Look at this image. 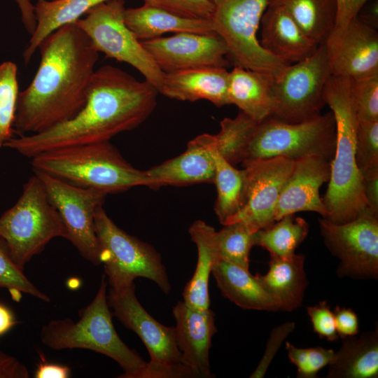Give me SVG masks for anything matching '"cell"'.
<instances>
[{
	"label": "cell",
	"instance_id": "obj_1",
	"mask_svg": "<svg viewBox=\"0 0 378 378\" xmlns=\"http://www.w3.org/2000/svg\"><path fill=\"white\" fill-rule=\"evenodd\" d=\"M158 93L146 80L102 66L95 70L86 102L74 117L39 133L13 137L4 147L31 158L57 148L108 141L144 122L156 106Z\"/></svg>",
	"mask_w": 378,
	"mask_h": 378
},
{
	"label": "cell",
	"instance_id": "obj_2",
	"mask_svg": "<svg viewBox=\"0 0 378 378\" xmlns=\"http://www.w3.org/2000/svg\"><path fill=\"white\" fill-rule=\"evenodd\" d=\"M41 59L29 85L19 92L15 132L32 134L74 117L84 106L99 52L75 23L40 43Z\"/></svg>",
	"mask_w": 378,
	"mask_h": 378
},
{
	"label": "cell",
	"instance_id": "obj_3",
	"mask_svg": "<svg viewBox=\"0 0 378 378\" xmlns=\"http://www.w3.org/2000/svg\"><path fill=\"white\" fill-rule=\"evenodd\" d=\"M351 78L332 76L324 93L325 104L333 114L336 143L327 190L322 197L325 219L334 223L349 222L368 209L363 178L356 163L358 119L351 94Z\"/></svg>",
	"mask_w": 378,
	"mask_h": 378
},
{
	"label": "cell",
	"instance_id": "obj_4",
	"mask_svg": "<svg viewBox=\"0 0 378 378\" xmlns=\"http://www.w3.org/2000/svg\"><path fill=\"white\" fill-rule=\"evenodd\" d=\"M33 170L106 195L148 185L146 171L134 167L109 141L57 148L31 158Z\"/></svg>",
	"mask_w": 378,
	"mask_h": 378
},
{
	"label": "cell",
	"instance_id": "obj_5",
	"mask_svg": "<svg viewBox=\"0 0 378 378\" xmlns=\"http://www.w3.org/2000/svg\"><path fill=\"white\" fill-rule=\"evenodd\" d=\"M106 276L102 277L99 287L91 302L78 312L76 322L65 318L52 319L40 331V340L53 350L83 349L103 354L115 360L126 377L142 368L146 362L128 347L118 335L108 304Z\"/></svg>",
	"mask_w": 378,
	"mask_h": 378
},
{
	"label": "cell",
	"instance_id": "obj_6",
	"mask_svg": "<svg viewBox=\"0 0 378 378\" xmlns=\"http://www.w3.org/2000/svg\"><path fill=\"white\" fill-rule=\"evenodd\" d=\"M56 237L66 239V227L43 183L34 174L24 184L15 204L0 216V238L13 261L24 270Z\"/></svg>",
	"mask_w": 378,
	"mask_h": 378
},
{
	"label": "cell",
	"instance_id": "obj_7",
	"mask_svg": "<svg viewBox=\"0 0 378 378\" xmlns=\"http://www.w3.org/2000/svg\"><path fill=\"white\" fill-rule=\"evenodd\" d=\"M94 225L104 274L111 288L125 287L142 277L155 282L165 294L170 292L166 267L153 246L120 228L103 205L95 211Z\"/></svg>",
	"mask_w": 378,
	"mask_h": 378
},
{
	"label": "cell",
	"instance_id": "obj_8",
	"mask_svg": "<svg viewBox=\"0 0 378 378\" xmlns=\"http://www.w3.org/2000/svg\"><path fill=\"white\" fill-rule=\"evenodd\" d=\"M214 31L225 41L235 65L279 77L290 64L267 52L257 32L271 0H209Z\"/></svg>",
	"mask_w": 378,
	"mask_h": 378
},
{
	"label": "cell",
	"instance_id": "obj_9",
	"mask_svg": "<svg viewBox=\"0 0 378 378\" xmlns=\"http://www.w3.org/2000/svg\"><path fill=\"white\" fill-rule=\"evenodd\" d=\"M336 129L332 111L300 122L269 117L258 122L242 164L277 157L320 155L332 160Z\"/></svg>",
	"mask_w": 378,
	"mask_h": 378
},
{
	"label": "cell",
	"instance_id": "obj_10",
	"mask_svg": "<svg viewBox=\"0 0 378 378\" xmlns=\"http://www.w3.org/2000/svg\"><path fill=\"white\" fill-rule=\"evenodd\" d=\"M125 10L124 0H110L94 6L74 23L98 52L132 66L158 90L164 72L125 24Z\"/></svg>",
	"mask_w": 378,
	"mask_h": 378
},
{
	"label": "cell",
	"instance_id": "obj_11",
	"mask_svg": "<svg viewBox=\"0 0 378 378\" xmlns=\"http://www.w3.org/2000/svg\"><path fill=\"white\" fill-rule=\"evenodd\" d=\"M332 76L326 45L307 58L288 64L273 78L276 101L274 117L288 122H300L321 114L326 105L324 93Z\"/></svg>",
	"mask_w": 378,
	"mask_h": 378
},
{
	"label": "cell",
	"instance_id": "obj_12",
	"mask_svg": "<svg viewBox=\"0 0 378 378\" xmlns=\"http://www.w3.org/2000/svg\"><path fill=\"white\" fill-rule=\"evenodd\" d=\"M59 214L67 232V240L91 263L102 264V254L94 225L97 209L106 194L83 188L45 172L34 170Z\"/></svg>",
	"mask_w": 378,
	"mask_h": 378
},
{
	"label": "cell",
	"instance_id": "obj_13",
	"mask_svg": "<svg viewBox=\"0 0 378 378\" xmlns=\"http://www.w3.org/2000/svg\"><path fill=\"white\" fill-rule=\"evenodd\" d=\"M319 226L325 244L340 260L337 270L340 276L377 277L378 214L367 209L340 224L322 218Z\"/></svg>",
	"mask_w": 378,
	"mask_h": 378
},
{
	"label": "cell",
	"instance_id": "obj_14",
	"mask_svg": "<svg viewBox=\"0 0 378 378\" xmlns=\"http://www.w3.org/2000/svg\"><path fill=\"white\" fill-rule=\"evenodd\" d=\"M294 163L293 160L277 157L242 164L245 173L244 204L225 225L239 221L255 232L273 224L281 192Z\"/></svg>",
	"mask_w": 378,
	"mask_h": 378
},
{
	"label": "cell",
	"instance_id": "obj_15",
	"mask_svg": "<svg viewBox=\"0 0 378 378\" xmlns=\"http://www.w3.org/2000/svg\"><path fill=\"white\" fill-rule=\"evenodd\" d=\"M141 43L164 73L205 66L225 68L227 64V47L215 31L176 33L141 41Z\"/></svg>",
	"mask_w": 378,
	"mask_h": 378
},
{
	"label": "cell",
	"instance_id": "obj_16",
	"mask_svg": "<svg viewBox=\"0 0 378 378\" xmlns=\"http://www.w3.org/2000/svg\"><path fill=\"white\" fill-rule=\"evenodd\" d=\"M107 301L112 314L140 337L148 351L150 362L182 363L174 327L159 323L143 307L136 296L134 283L122 288H110Z\"/></svg>",
	"mask_w": 378,
	"mask_h": 378
},
{
	"label": "cell",
	"instance_id": "obj_17",
	"mask_svg": "<svg viewBox=\"0 0 378 378\" xmlns=\"http://www.w3.org/2000/svg\"><path fill=\"white\" fill-rule=\"evenodd\" d=\"M331 160L313 155L295 160L294 167L281 192L276 209L275 220L288 214L313 211L323 218L327 211L319 190L330 177Z\"/></svg>",
	"mask_w": 378,
	"mask_h": 378
},
{
	"label": "cell",
	"instance_id": "obj_18",
	"mask_svg": "<svg viewBox=\"0 0 378 378\" xmlns=\"http://www.w3.org/2000/svg\"><path fill=\"white\" fill-rule=\"evenodd\" d=\"M172 314L176 321V344L182 364L199 377H214L209 356L212 337L217 332L214 312L210 308H193L178 301L173 307Z\"/></svg>",
	"mask_w": 378,
	"mask_h": 378
},
{
	"label": "cell",
	"instance_id": "obj_19",
	"mask_svg": "<svg viewBox=\"0 0 378 378\" xmlns=\"http://www.w3.org/2000/svg\"><path fill=\"white\" fill-rule=\"evenodd\" d=\"M215 135L200 134L192 139L182 154L146 170L147 186H186L214 183L216 173Z\"/></svg>",
	"mask_w": 378,
	"mask_h": 378
},
{
	"label": "cell",
	"instance_id": "obj_20",
	"mask_svg": "<svg viewBox=\"0 0 378 378\" xmlns=\"http://www.w3.org/2000/svg\"><path fill=\"white\" fill-rule=\"evenodd\" d=\"M326 48L332 76L356 78L378 72L377 29L358 18Z\"/></svg>",
	"mask_w": 378,
	"mask_h": 378
},
{
	"label": "cell",
	"instance_id": "obj_21",
	"mask_svg": "<svg viewBox=\"0 0 378 378\" xmlns=\"http://www.w3.org/2000/svg\"><path fill=\"white\" fill-rule=\"evenodd\" d=\"M260 46L272 55L295 63L313 54L318 47L281 6L270 2L261 18Z\"/></svg>",
	"mask_w": 378,
	"mask_h": 378
},
{
	"label": "cell",
	"instance_id": "obj_22",
	"mask_svg": "<svg viewBox=\"0 0 378 378\" xmlns=\"http://www.w3.org/2000/svg\"><path fill=\"white\" fill-rule=\"evenodd\" d=\"M229 71L225 67L205 66L164 73L158 92L170 99L208 100L216 106L230 104Z\"/></svg>",
	"mask_w": 378,
	"mask_h": 378
},
{
	"label": "cell",
	"instance_id": "obj_23",
	"mask_svg": "<svg viewBox=\"0 0 378 378\" xmlns=\"http://www.w3.org/2000/svg\"><path fill=\"white\" fill-rule=\"evenodd\" d=\"M304 265V256L301 254L286 258L270 255L267 272L255 275L278 310L291 312L301 306L308 285Z\"/></svg>",
	"mask_w": 378,
	"mask_h": 378
},
{
	"label": "cell",
	"instance_id": "obj_24",
	"mask_svg": "<svg viewBox=\"0 0 378 378\" xmlns=\"http://www.w3.org/2000/svg\"><path fill=\"white\" fill-rule=\"evenodd\" d=\"M273 78L265 74L234 65L229 71L230 104L236 105L240 111L259 122L272 116L276 110Z\"/></svg>",
	"mask_w": 378,
	"mask_h": 378
},
{
	"label": "cell",
	"instance_id": "obj_25",
	"mask_svg": "<svg viewBox=\"0 0 378 378\" xmlns=\"http://www.w3.org/2000/svg\"><path fill=\"white\" fill-rule=\"evenodd\" d=\"M125 22L136 38L142 41L169 32L208 34L215 31L210 19L184 17L147 4L125 8Z\"/></svg>",
	"mask_w": 378,
	"mask_h": 378
},
{
	"label": "cell",
	"instance_id": "obj_26",
	"mask_svg": "<svg viewBox=\"0 0 378 378\" xmlns=\"http://www.w3.org/2000/svg\"><path fill=\"white\" fill-rule=\"evenodd\" d=\"M188 232L197 246V261L195 272L183 289V301L191 307L206 309L210 308L209 276L220 260L216 231L197 220L191 224Z\"/></svg>",
	"mask_w": 378,
	"mask_h": 378
},
{
	"label": "cell",
	"instance_id": "obj_27",
	"mask_svg": "<svg viewBox=\"0 0 378 378\" xmlns=\"http://www.w3.org/2000/svg\"><path fill=\"white\" fill-rule=\"evenodd\" d=\"M223 295L245 309L277 311V307L255 276L236 265L219 260L212 273Z\"/></svg>",
	"mask_w": 378,
	"mask_h": 378
},
{
	"label": "cell",
	"instance_id": "obj_28",
	"mask_svg": "<svg viewBox=\"0 0 378 378\" xmlns=\"http://www.w3.org/2000/svg\"><path fill=\"white\" fill-rule=\"evenodd\" d=\"M340 349L328 365V378H377L378 331L343 337Z\"/></svg>",
	"mask_w": 378,
	"mask_h": 378
},
{
	"label": "cell",
	"instance_id": "obj_29",
	"mask_svg": "<svg viewBox=\"0 0 378 378\" xmlns=\"http://www.w3.org/2000/svg\"><path fill=\"white\" fill-rule=\"evenodd\" d=\"M110 0H37L34 5L36 26L23 52L27 64L40 43L49 34L68 24L76 22L94 6Z\"/></svg>",
	"mask_w": 378,
	"mask_h": 378
},
{
	"label": "cell",
	"instance_id": "obj_30",
	"mask_svg": "<svg viewBox=\"0 0 378 378\" xmlns=\"http://www.w3.org/2000/svg\"><path fill=\"white\" fill-rule=\"evenodd\" d=\"M283 7L304 34L318 46L331 36L337 22V0H271Z\"/></svg>",
	"mask_w": 378,
	"mask_h": 378
},
{
	"label": "cell",
	"instance_id": "obj_31",
	"mask_svg": "<svg viewBox=\"0 0 378 378\" xmlns=\"http://www.w3.org/2000/svg\"><path fill=\"white\" fill-rule=\"evenodd\" d=\"M216 173L214 183L217 197L215 212L224 225L241 209L244 202L245 173L227 162L215 151Z\"/></svg>",
	"mask_w": 378,
	"mask_h": 378
},
{
	"label": "cell",
	"instance_id": "obj_32",
	"mask_svg": "<svg viewBox=\"0 0 378 378\" xmlns=\"http://www.w3.org/2000/svg\"><path fill=\"white\" fill-rule=\"evenodd\" d=\"M308 232L309 224L304 218L288 214L255 232L254 244L266 249L270 255L286 258L295 253Z\"/></svg>",
	"mask_w": 378,
	"mask_h": 378
},
{
	"label": "cell",
	"instance_id": "obj_33",
	"mask_svg": "<svg viewBox=\"0 0 378 378\" xmlns=\"http://www.w3.org/2000/svg\"><path fill=\"white\" fill-rule=\"evenodd\" d=\"M258 122L242 111L222 120L215 134L217 152L233 166L242 163Z\"/></svg>",
	"mask_w": 378,
	"mask_h": 378
},
{
	"label": "cell",
	"instance_id": "obj_34",
	"mask_svg": "<svg viewBox=\"0 0 378 378\" xmlns=\"http://www.w3.org/2000/svg\"><path fill=\"white\" fill-rule=\"evenodd\" d=\"M223 226L216 232L220 260L248 270L249 253L255 246V232L239 221Z\"/></svg>",
	"mask_w": 378,
	"mask_h": 378
},
{
	"label": "cell",
	"instance_id": "obj_35",
	"mask_svg": "<svg viewBox=\"0 0 378 378\" xmlns=\"http://www.w3.org/2000/svg\"><path fill=\"white\" fill-rule=\"evenodd\" d=\"M17 65L10 61L0 64V148L13 137L19 95Z\"/></svg>",
	"mask_w": 378,
	"mask_h": 378
},
{
	"label": "cell",
	"instance_id": "obj_36",
	"mask_svg": "<svg viewBox=\"0 0 378 378\" xmlns=\"http://www.w3.org/2000/svg\"><path fill=\"white\" fill-rule=\"evenodd\" d=\"M23 271L13 261L0 238V288L8 289L15 300H18L22 293H26L45 302H50L49 296L31 283Z\"/></svg>",
	"mask_w": 378,
	"mask_h": 378
},
{
	"label": "cell",
	"instance_id": "obj_37",
	"mask_svg": "<svg viewBox=\"0 0 378 378\" xmlns=\"http://www.w3.org/2000/svg\"><path fill=\"white\" fill-rule=\"evenodd\" d=\"M350 89L358 120L378 121V72L351 78Z\"/></svg>",
	"mask_w": 378,
	"mask_h": 378
},
{
	"label": "cell",
	"instance_id": "obj_38",
	"mask_svg": "<svg viewBox=\"0 0 378 378\" xmlns=\"http://www.w3.org/2000/svg\"><path fill=\"white\" fill-rule=\"evenodd\" d=\"M290 361L297 368V377L316 378L318 372L333 360L335 351L322 346L299 348L287 342Z\"/></svg>",
	"mask_w": 378,
	"mask_h": 378
},
{
	"label": "cell",
	"instance_id": "obj_39",
	"mask_svg": "<svg viewBox=\"0 0 378 378\" xmlns=\"http://www.w3.org/2000/svg\"><path fill=\"white\" fill-rule=\"evenodd\" d=\"M355 158L360 174L378 164V121L358 120Z\"/></svg>",
	"mask_w": 378,
	"mask_h": 378
},
{
	"label": "cell",
	"instance_id": "obj_40",
	"mask_svg": "<svg viewBox=\"0 0 378 378\" xmlns=\"http://www.w3.org/2000/svg\"><path fill=\"white\" fill-rule=\"evenodd\" d=\"M144 4L193 18L211 19L212 6L209 0H143Z\"/></svg>",
	"mask_w": 378,
	"mask_h": 378
},
{
	"label": "cell",
	"instance_id": "obj_41",
	"mask_svg": "<svg viewBox=\"0 0 378 378\" xmlns=\"http://www.w3.org/2000/svg\"><path fill=\"white\" fill-rule=\"evenodd\" d=\"M307 314L314 331L321 338H326L329 342H335L339 335L336 328L335 319L326 301L308 307Z\"/></svg>",
	"mask_w": 378,
	"mask_h": 378
},
{
	"label": "cell",
	"instance_id": "obj_42",
	"mask_svg": "<svg viewBox=\"0 0 378 378\" xmlns=\"http://www.w3.org/2000/svg\"><path fill=\"white\" fill-rule=\"evenodd\" d=\"M295 328V323L286 322L272 330L267 343L264 354L258 366L251 374V378H262L265 376L271 362L286 338Z\"/></svg>",
	"mask_w": 378,
	"mask_h": 378
},
{
	"label": "cell",
	"instance_id": "obj_43",
	"mask_svg": "<svg viewBox=\"0 0 378 378\" xmlns=\"http://www.w3.org/2000/svg\"><path fill=\"white\" fill-rule=\"evenodd\" d=\"M197 378L199 376L183 364H160L148 362L126 378Z\"/></svg>",
	"mask_w": 378,
	"mask_h": 378
},
{
	"label": "cell",
	"instance_id": "obj_44",
	"mask_svg": "<svg viewBox=\"0 0 378 378\" xmlns=\"http://www.w3.org/2000/svg\"><path fill=\"white\" fill-rule=\"evenodd\" d=\"M337 18L335 29L326 43L330 46L337 41L344 30L354 18H356L361 8L369 0H337Z\"/></svg>",
	"mask_w": 378,
	"mask_h": 378
},
{
	"label": "cell",
	"instance_id": "obj_45",
	"mask_svg": "<svg viewBox=\"0 0 378 378\" xmlns=\"http://www.w3.org/2000/svg\"><path fill=\"white\" fill-rule=\"evenodd\" d=\"M333 313L339 337L343 338L358 333V318L351 309L337 306Z\"/></svg>",
	"mask_w": 378,
	"mask_h": 378
},
{
	"label": "cell",
	"instance_id": "obj_46",
	"mask_svg": "<svg viewBox=\"0 0 378 378\" xmlns=\"http://www.w3.org/2000/svg\"><path fill=\"white\" fill-rule=\"evenodd\" d=\"M361 175L368 209L378 214V164L370 167Z\"/></svg>",
	"mask_w": 378,
	"mask_h": 378
},
{
	"label": "cell",
	"instance_id": "obj_47",
	"mask_svg": "<svg viewBox=\"0 0 378 378\" xmlns=\"http://www.w3.org/2000/svg\"><path fill=\"white\" fill-rule=\"evenodd\" d=\"M29 372L16 358L0 350V378H29Z\"/></svg>",
	"mask_w": 378,
	"mask_h": 378
},
{
	"label": "cell",
	"instance_id": "obj_48",
	"mask_svg": "<svg viewBox=\"0 0 378 378\" xmlns=\"http://www.w3.org/2000/svg\"><path fill=\"white\" fill-rule=\"evenodd\" d=\"M41 360L34 373L35 378H68L71 377V369L66 365L46 362L40 354Z\"/></svg>",
	"mask_w": 378,
	"mask_h": 378
},
{
	"label": "cell",
	"instance_id": "obj_49",
	"mask_svg": "<svg viewBox=\"0 0 378 378\" xmlns=\"http://www.w3.org/2000/svg\"><path fill=\"white\" fill-rule=\"evenodd\" d=\"M20 12L22 22L27 31L32 34L36 29V22L34 14V5L30 0H15Z\"/></svg>",
	"mask_w": 378,
	"mask_h": 378
},
{
	"label": "cell",
	"instance_id": "obj_50",
	"mask_svg": "<svg viewBox=\"0 0 378 378\" xmlns=\"http://www.w3.org/2000/svg\"><path fill=\"white\" fill-rule=\"evenodd\" d=\"M377 0L369 1L361 8L356 18L377 29Z\"/></svg>",
	"mask_w": 378,
	"mask_h": 378
},
{
	"label": "cell",
	"instance_id": "obj_51",
	"mask_svg": "<svg viewBox=\"0 0 378 378\" xmlns=\"http://www.w3.org/2000/svg\"><path fill=\"white\" fill-rule=\"evenodd\" d=\"M18 323L13 311L0 302V337L8 332Z\"/></svg>",
	"mask_w": 378,
	"mask_h": 378
}]
</instances>
